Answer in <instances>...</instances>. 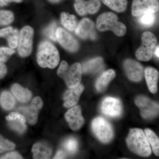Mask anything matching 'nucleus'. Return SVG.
<instances>
[{
    "mask_svg": "<svg viewBox=\"0 0 159 159\" xmlns=\"http://www.w3.org/2000/svg\"><path fill=\"white\" fill-rule=\"evenodd\" d=\"M144 74L148 89L152 93H155L157 90L158 71L154 68L148 67L145 69Z\"/></svg>",
    "mask_w": 159,
    "mask_h": 159,
    "instance_id": "18",
    "label": "nucleus"
},
{
    "mask_svg": "<svg viewBox=\"0 0 159 159\" xmlns=\"http://www.w3.org/2000/svg\"><path fill=\"white\" fill-rule=\"evenodd\" d=\"M93 132L102 143L110 142L114 136V131L110 123L102 117H98L92 123Z\"/></svg>",
    "mask_w": 159,
    "mask_h": 159,
    "instance_id": "6",
    "label": "nucleus"
},
{
    "mask_svg": "<svg viewBox=\"0 0 159 159\" xmlns=\"http://www.w3.org/2000/svg\"><path fill=\"white\" fill-rule=\"evenodd\" d=\"M7 2L5 0H0V7L7 6Z\"/></svg>",
    "mask_w": 159,
    "mask_h": 159,
    "instance_id": "40",
    "label": "nucleus"
},
{
    "mask_svg": "<svg viewBox=\"0 0 159 159\" xmlns=\"http://www.w3.org/2000/svg\"><path fill=\"white\" fill-rule=\"evenodd\" d=\"M101 6V0H75L74 5L77 14L81 16L97 13Z\"/></svg>",
    "mask_w": 159,
    "mask_h": 159,
    "instance_id": "13",
    "label": "nucleus"
},
{
    "mask_svg": "<svg viewBox=\"0 0 159 159\" xmlns=\"http://www.w3.org/2000/svg\"><path fill=\"white\" fill-rule=\"evenodd\" d=\"M81 66L82 73L84 74L96 73L103 67V59L101 57H96L84 63Z\"/></svg>",
    "mask_w": 159,
    "mask_h": 159,
    "instance_id": "22",
    "label": "nucleus"
},
{
    "mask_svg": "<svg viewBox=\"0 0 159 159\" xmlns=\"http://www.w3.org/2000/svg\"><path fill=\"white\" fill-rule=\"evenodd\" d=\"M8 122V124L10 128L18 133H24L27 129L26 122L20 120H13Z\"/></svg>",
    "mask_w": 159,
    "mask_h": 159,
    "instance_id": "30",
    "label": "nucleus"
},
{
    "mask_svg": "<svg viewBox=\"0 0 159 159\" xmlns=\"http://www.w3.org/2000/svg\"><path fill=\"white\" fill-rule=\"evenodd\" d=\"M7 2H14L16 3H20L23 0H5Z\"/></svg>",
    "mask_w": 159,
    "mask_h": 159,
    "instance_id": "39",
    "label": "nucleus"
},
{
    "mask_svg": "<svg viewBox=\"0 0 159 159\" xmlns=\"http://www.w3.org/2000/svg\"><path fill=\"white\" fill-rule=\"evenodd\" d=\"M136 104L140 109L142 116L152 119L159 114V104L144 96H139L135 99Z\"/></svg>",
    "mask_w": 159,
    "mask_h": 159,
    "instance_id": "8",
    "label": "nucleus"
},
{
    "mask_svg": "<svg viewBox=\"0 0 159 159\" xmlns=\"http://www.w3.org/2000/svg\"><path fill=\"white\" fill-rule=\"evenodd\" d=\"M15 147L16 145L14 143L5 139L0 134V153L13 150Z\"/></svg>",
    "mask_w": 159,
    "mask_h": 159,
    "instance_id": "32",
    "label": "nucleus"
},
{
    "mask_svg": "<svg viewBox=\"0 0 159 159\" xmlns=\"http://www.w3.org/2000/svg\"><path fill=\"white\" fill-rule=\"evenodd\" d=\"M64 148L68 153L73 154L76 152L78 148V142L74 138H70L66 140L63 144Z\"/></svg>",
    "mask_w": 159,
    "mask_h": 159,
    "instance_id": "31",
    "label": "nucleus"
},
{
    "mask_svg": "<svg viewBox=\"0 0 159 159\" xmlns=\"http://www.w3.org/2000/svg\"><path fill=\"white\" fill-rule=\"evenodd\" d=\"M33 158L35 159H49L52 154L51 148L46 144L38 142L33 145L31 149Z\"/></svg>",
    "mask_w": 159,
    "mask_h": 159,
    "instance_id": "20",
    "label": "nucleus"
},
{
    "mask_svg": "<svg viewBox=\"0 0 159 159\" xmlns=\"http://www.w3.org/2000/svg\"><path fill=\"white\" fill-rule=\"evenodd\" d=\"M56 40L64 48L71 52L78 51L79 43L77 40L62 28H57L56 31Z\"/></svg>",
    "mask_w": 159,
    "mask_h": 159,
    "instance_id": "11",
    "label": "nucleus"
},
{
    "mask_svg": "<svg viewBox=\"0 0 159 159\" xmlns=\"http://www.w3.org/2000/svg\"><path fill=\"white\" fill-rule=\"evenodd\" d=\"M14 53V50L11 48H0V62H6Z\"/></svg>",
    "mask_w": 159,
    "mask_h": 159,
    "instance_id": "34",
    "label": "nucleus"
},
{
    "mask_svg": "<svg viewBox=\"0 0 159 159\" xmlns=\"http://www.w3.org/2000/svg\"><path fill=\"white\" fill-rule=\"evenodd\" d=\"M11 90L16 99L20 102L25 103L29 102L32 97L31 91L18 84H15L12 86Z\"/></svg>",
    "mask_w": 159,
    "mask_h": 159,
    "instance_id": "21",
    "label": "nucleus"
},
{
    "mask_svg": "<svg viewBox=\"0 0 159 159\" xmlns=\"http://www.w3.org/2000/svg\"><path fill=\"white\" fill-rule=\"evenodd\" d=\"M34 33V29L29 26H25L20 31L17 47L21 57H28L31 54Z\"/></svg>",
    "mask_w": 159,
    "mask_h": 159,
    "instance_id": "7",
    "label": "nucleus"
},
{
    "mask_svg": "<svg viewBox=\"0 0 159 159\" xmlns=\"http://www.w3.org/2000/svg\"><path fill=\"white\" fill-rule=\"evenodd\" d=\"M61 21L63 26L70 31H75L78 25L76 16L65 12L61 14Z\"/></svg>",
    "mask_w": 159,
    "mask_h": 159,
    "instance_id": "24",
    "label": "nucleus"
},
{
    "mask_svg": "<svg viewBox=\"0 0 159 159\" xmlns=\"http://www.w3.org/2000/svg\"><path fill=\"white\" fill-rule=\"evenodd\" d=\"M123 65L126 75L131 80L139 82L142 80L144 71L140 63L134 60L129 59L124 61Z\"/></svg>",
    "mask_w": 159,
    "mask_h": 159,
    "instance_id": "14",
    "label": "nucleus"
},
{
    "mask_svg": "<svg viewBox=\"0 0 159 159\" xmlns=\"http://www.w3.org/2000/svg\"><path fill=\"white\" fill-rule=\"evenodd\" d=\"M43 103L39 97H34L31 104L28 106L20 107L18 111L25 116L29 123L34 125L36 124L39 111L42 108Z\"/></svg>",
    "mask_w": 159,
    "mask_h": 159,
    "instance_id": "10",
    "label": "nucleus"
},
{
    "mask_svg": "<svg viewBox=\"0 0 159 159\" xmlns=\"http://www.w3.org/2000/svg\"><path fill=\"white\" fill-rule=\"evenodd\" d=\"M75 31L77 36L83 39L89 38L95 39L97 38L94 24L88 18L81 20L77 25Z\"/></svg>",
    "mask_w": 159,
    "mask_h": 159,
    "instance_id": "16",
    "label": "nucleus"
},
{
    "mask_svg": "<svg viewBox=\"0 0 159 159\" xmlns=\"http://www.w3.org/2000/svg\"><path fill=\"white\" fill-rule=\"evenodd\" d=\"M6 119L8 121L13 120H20L26 122V119L25 116L17 112H11L6 117Z\"/></svg>",
    "mask_w": 159,
    "mask_h": 159,
    "instance_id": "35",
    "label": "nucleus"
},
{
    "mask_svg": "<svg viewBox=\"0 0 159 159\" xmlns=\"http://www.w3.org/2000/svg\"><path fill=\"white\" fill-rule=\"evenodd\" d=\"M65 117L70 128L73 130H78L84 123V119L82 116L81 108L79 106L75 105L71 107L66 112Z\"/></svg>",
    "mask_w": 159,
    "mask_h": 159,
    "instance_id": "15",
    "label": "nucleus"
},
{
    "mask_svg": "<svg viewBox=\"0 0 159 159\" xmlns=\"http://www.w3.org/2000/svg\"><path fill=\"white\" fill-rule=\"evenodd\" d=\"M138 22L141 25L145 28L152 27L156 20L155 13L147 12L139 16Z\"/></svg>",
    "mask_w": 159,
    "mask_h": 159,
    "instance_id": "28",
    "label": "nucleus"
},
{
    "mask_svg": "<svg viewBox=\"0 0 159 159\" xmlns=\"http://www.w3.org/2000/svg\"><path fill=\"white\" fill-rule=\"evenodd\" d=\"M57 29V24L54 22L45 29L43 31L44 34L50 39L54 41H56V31Z\"/></svg>",
    "mask_w": 159,
    "mask_h": 159,
    "instance_id": "33",
    "label": "nucleus"
},
{
    "mask_svg": "<svg viewBox=\"0 0 159 159\" xmlns=\"http://www.w3.org/2000/svg\"><path fill=\"white\" fill-rule=\"evenodd\" d=\"M115 76L116 72L112 69L103 72L97 79L96 82V87L97 91L102 92L104 90Z\"/></svg>",
    "mask_w": 159,
    "mask_h": 159,
    "instance_id": "23",
    "label": "nucleus"
},
{
    "mask_svg": "<svg viewBox=\"0 0 159 159\" xmlns=\"http://www.w3.org/2000/svg\"><path fill=\"white\" fill-rule=\"evenodd\" d=\"M82 66L79 63H75L69 66L63 61L61 63L57 74L62 78L69 89L75 87L80 84L82 75Z\"/></svg>",
    "mask_w": 159,
    "mask_h": 159,
    "instance_id": "3",
    "label": "nucleus"
},
{
    "mask_svg": "<svg viewBox=\"0 0 159 159\" xmlns=\"http://www.w3.org/2000/svg\"><path fill=\"white\" fill-rule=\"evenodd\" d=\"M84 90V87L80 84L75 87L69 89L64 94V106L66 108H70L76 105Z\"/></svg>",
    "mask_w": 159,
    "mask_h": 159,
    "instance_id": "17",
    "label": "nucleus"
},
{
    "mask_svg": "<svg viewBox=\"0 0 159 159\" xmlns=\"http://www.w3.org/2000/svg\"><path fill=\"white\" fill-rule=\"evenodd\" d=\"M159 46H158L156 48L155 52V55H156L157 57H159Z\"/></svg>",
    "mask_w": 159,
    "mask_h": 159,
    "instance_id": "41",
    "label": "nucleus"
},
{
    "mask_svg": "<svg viewBox=\"0 0 159 159\" xmlns=\"http://www.w3.org/2000/svg\"><path fill=\"white\" fill-rule=\"evenodd\" d=\"M101 111L105 116L110 117H118L122 114V104L120 100L117 98L107 97L102 101Z\"/></svg>",
    "mask_w": 159,
    "mask_h": 159,
    "instance_id": "12",
    "label": "nucleus"
},
{
    "mask_svg": "<svg viewBox=\"0 0 159 159\" xmlns=\"http://www.w3.org/2000/svg\"><path fill=\"white\" fill-rule=\"evenodd\" d=\"M118 17L112 12H107L99 16L97 21V28L99 31H111L118 36H123L126 32L125 25L118 21Z\"/></svg>",
    "mask_w": 159,
    "mask_h": 159,
    "instance_id": "4",
    "label": "nucleus"
},
{
    "mask_svg": "<svg viewBox=\"0 0 159 159\" xmlns=\"http://www.w3.org/2000/svg\"><path fill=\"white\" fill-rule=\"evenodd\" d=\"M66 157V154L64 151L59 150L55 155L54 159H65Z\"/></svg>",
    "mask_w": 159,
    "mask_h": 159,
    "instance_id": "38",
    "label": "nucleus"
},
{
    "mask_svg": "<svg viewBox=\"0 0 159 159\" xmlns=\"http://www.w3.org/2000/svg\"><path fill=\"white\" fill-rule=\"evenodd\" d=\"M101 1L110 9L119 13L125 11L128 5L127 0H101Z\"/></svg>",
    "mask_w": 159,
    "mask_h": 159,
    "instance_id": "25",
    "label": "nucleus"
},
{
    "mask_svg": "<svg viewBox=\"0 0 159 159\" xmlns=\"http://www.w3.org/2000/svg\"><path fill=\"white\" fill-rule=\"evenodd\" d=\"M157 43V38L153 33L149 31L143 33L142 44L136 52L137 59L142 61L150 60L153 56Z\"/></svg>",
    "mask_w": 159,
    "mask_h": 159,
    "instance_id": "5",
    "label": "nucleus"
},
{
    "mask_svg": "<svg viewBox=\"0 0 159 159\" xmlns=\"http://www.w3.org/2000/svg\"><path fill=\"white\" fill-rule=\"evenodd\" d=\"M145 133L149 142L150 145L151 146L154 153L157 156L159 155V140L158 137L156 134L149 129H146L145 130Z\"/></svg>",
    "mask_w": 159,
    "mask_h": 159,
    "instance_id": "27",
    "label": "nucleus"
},
{
    "mask_svg": "<svg viewBox=\"0 0 159 159\" xmlns=\"http://www.w3.org/2000/svg\"><path fill=\"white\" fill-rule=\"evenodd\" d=\"M19 36L18 30L10 26L0 30V37L6 38L8 44L11 49L17 48Z\"/></svg>",
    "mask_w": 159,
    "mask_h": 159,
    "instance_id": "19",
    "label": "nucleus"
},
{
    "mask_svg": "<svg viewBox=\"0 0 159 159\" xmlns=\"http://www.w3.org/2000/svg\"><path fill=\"white\" fill-rule=\"evenodd\" d=\"M159 9L158 0H133L132 14L139 16L147 12L156 13Z\"/></svg>",
    "mask_w": 159,
    "mask_h": 159,
    "instance_id": "9",
    "label": "nucleus"
},
{
    "mask_svg": "<svg viewBox=\"0 0 159 159\" xmlns=\"http://www.w3.org/2000/svg\"><path fill=\"white\" fill-rule=\"evenodd\" d=\"M14 20L13 13L8 10H0V25H7Z\"/></svg>",
    "mask_w": 159,
    "mask_h": 159,
    "instance_id": "29",
    "label": "nucleus"
},
{
    "mask_svg": "<svg viewBox=\"0 0 159 159\" xmlns=\"http://www.w3.org/2000/svg\"><path fill=\"white\" fill-rule=\"evenodd\" d=\"M128 148L134 153L142 157L151 154L150 145L145 133L141 129H132L126 140Z\"/></svg>",
    "mask_w": 159,
    "mask_h": 159,
    "instance_id": "1",
    "label": "nucleus"
},
{
    "mask_svg": "<svg viewBox=\"0 0 159 159\" xmlns=\"http://www.w3.org/2000/svg\"><path fill=\"white\" fill-rule=\"evenodd\" d=\"M59 61V52L52 43L44 41L39 44L37 61L40 66L44 68H55L58 65Z\"/></svg>",
    "mask_w": 159,
    "mask_h": 159,
    "instance_id": "2",
    "label": "nucleus"
},
{
    "mask_svg": "<svg viewBox=\"0 0 159 159\" xmlns=\"http://www.w3.org/2000/svg\"><path fill=\"white\" fill-rule=\"evenodd\" d=\"M16 100L11 93L8 91H4L0 96V104L4 109L10 110L14 107Z\"/></svg>",
    "mask_w": 159,
    "mask_h": 159,
    "instance_id": "26",
    "label": "nucleus"
},
{
    "mask_svg": "<svg viewBox=\"0 0 159 159\" xmlns=\"http://www.w3.org/2000/svg\"><path fill=\"white\" fill-rule=\"evenodd\" d=\"M7 73V68L3 63L0 62V79H2L6 76Z\"/></svg>",
    "mask_w": 159,
    "mask_h": 159,
    "instance_id": "37",
    "label": "nucleus"
},
{
    "mask_svg": "<svg viewBox=\"0 0 159 159\" xmlns=\"http://www.w3.org/2000/svg\"><path fill=\"white\" fill-rule=\"evenodd\" d=\"M2 159H23V157L18 152H9V153L6 154L5 155L3 156L2 157Z\"/></svg>",
    "mask_w": 159,
    "mask_h": 159,
    "instance_id": "36",
    "label": "nucleus"
},
{
    "mask_svg": "<svg viewBox=\"0 0 159 159\" xmlns=\"http://www.w3.org/2000/svg\"><path fill=\"white\" fill-rule=\"evenodd\" d=\"M49 2H50L52 3H57L61 1H62V0H48Z\"/></svg>",
    "mask_w": 159,
    "mask_h": 159,
    "instance_id": "42",
    "label": "nucleus"
}]
</instances>
